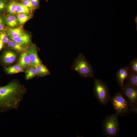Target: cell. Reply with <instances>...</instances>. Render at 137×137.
<instances>
[{
    "mask_svg": "<svg viewBox=\"0 0 137 137\" xmlns=\"http://www.w3.org/2000/svg\"><path fill=\"white\" fill-rule=\"evenodd\" d=\"M129 66L131 71L133 73H137V58L132 60L130 62Z\"/></svg>",
    "mask_w": 137,
    "mask_h": 137,
    "instance_id": "21",
    "label": "cell"
},
{
    "mask_svg": "<svg viewBox=\"0 0 137 137\" xmlns=\"http://www.w3.org/2000/svg\"><path fill=\"white\" fill-rule=\"evenodd\" d=\"M3 43L1 40H0V50L2 48L3 46Z\"/></svg>",
    "mask_w": 137,
    "mask_h": 137,
    "instance_id": "27",
    "label": "cell"
},
{
    "mask_svg": "<svg viewBox=\"0 0 137 137\" xmlns=\"http://www.w3.org/2000/svg\"><path fill=\"white\" fill-rule=\"evenodd\" d=\"M32 4L34 9L38 8L39 6L40 0H31Z\"/></svg>",
    "mask_w": 137,
    "mask_h": 137,
    "instance_id": "26",
    "label": "cell"
},
{
    "mask_svg": "<svg viewBox=\"0 0 137 137\" xmlns=\"http://www.w3.org/2000/svg\"><path fill=\"white\" fill-rule=\"evenodd\" d=\"M5 23L10 28H13L18 25L19 22L17 17L13 14L7 16L5 19Z\"/></svg>",
    "mask_w": 137,
    "mask_h": 137,
    "instance_id": "13",
    "label": "cell"
},
{
    "mask_svg": "<svg viewBox=\"0 0 137 137\" xmlns=\"http://www.w3.org/2000/svg\"><path fill=\"white\" fill-rule=\"evenodd\" d=\"M31 10L28 7L24 5L22 3H17L16 13L18 14L24 13L30 14Z\"/></svg>",
    "mask_w": 137,
    "mask_h": 137,
    "instance_id": "16",
    "label": "cell"
},
{
    "mask_svg": "<svg viewBox=\"0 0 137 137\" xmlns=\"http://www.w3.org/2000/svg\"><path fill=\"white\" fill-rule=\"evenodd\" d=\"M17 3L13 0L11 1L7 5V8L8 12L10 14L14 15L16 13Z\"/></svg>",
    "mask_w": 137,
    "mask_h": 137,
    "instance_id": "18",
    "label": "cell"
},
{
    "mask_svg": "<svg viewBox=\"0 0 137 137\" xmlns=\"http://www.w3.org/2000/svg\"><path fill=\"white\" fill-rule=\"evenodd\" d=\"M11 40L16 43L26 45L30 41V37L27 33L16 37H9Z\"/></svg>",
    "mask_w": 137,
    "mask_h": 137,
    "instance_id": "9",
    "label": "cell"
},
{
    "mask_svg": "<svg viewBox=\"0 0 137 137\" xmlns=\"http://www.w3.org/2000/svg\"><path fill=\"white\" fill-rule=\"evenodd\" d=\"M121 92L127 100L130 108V112L137 113V87L126 84L121 88Z\"/></svg>",
    "mask_w": 137,
    "mask_h": 137,
    "instance_id": "5",
    "label": "cell"
},
{
    "mask_svg": "<svg viewBox=\"0 0 137 137\" xmlns=\"http://www.w3.org/2000/svg\"><path fill=\"white\" fill-rule=\"evenodd\" d=\"M7 33L9 37H19L25 33L23 29L21 27L10 28L8 29Z\"/></svg>",
    "mask_w": 137,
    "mask_h": 137,
    "instance_id": "10",
    "label": "cell"
},
{
    "mask_svg": "<svg viewBox=\"0 0 137 137\" xmlns=\"http://www.w3.org/2000/svg\"><path fill=\"white\" fill-rule=\"evenodd\" d=\"M7 44L10 47L19 53H23L26 51V45L10 40Z\"/></svg>",
    "mask_w": 137,
    "mask_h": 137,
    "instance_id": "12",
    "label": "cell"
},
{
    "mask_svg": "<svg viewBox=\"0 0 137 137\" xmlns=\"http://www.w3.org/2000/svg\"><path fill=\"white\" fill-rule=\"evenodd\" d=\"M131 72L129 66L122 67L118 71L116 74V78L120 88L124 85L125 81L127 79Z\"/></svg>",
    "mask_w": 137,
    "mask_h": 137,
    "instance_id": "6",
    "label": "cell"
},
{
    "mask_svg": "<svg viewBox=\"0 0 137 137\" xmlns=\"http://www.w3.org/2000/svg\"><path fill=\"white\" fill-rule=\"evenodd\" d=\"M126 81L125 83L137 87V73L131 72Z\"/></svg>",
    "mask_w": 137,
    "mask_h": 137,
    "instance_id": "17",
    "label": "cell"
},
{
    "mask_svg": "<svg viewBox=\"0 0 137 137\" xmlns=\"http://www.w3.org/2000/svg\"><path fill=\"white\" fill-rule=\"evenodd\" d=\"M18 64L23 68L31 65L28 52L25 51L22 53L20 58Z\"/></svg>",
    "mask_w": 137,
    "mask_h": 137,
    "instance_id": "8",
    "label": "cell"
},
{
    "mask_svg": "<svg viewBox=\"0 0 137 137\" xmlns=\"http://www.w3.org/2000/svg\"><path fill=\"white\" fill-rule=\"evenodd\" d=\"M28 53L30 59L31 65L35 67L41 63V61L38 55V51L35 45L32 44L28 48Z\"/></svg>",
    "mask_w": 137,
    "mask_h": 137,
    "instance_id": "7",
    "label": "cell"
},
{
    "mask_svg": "<svg viewBox=\"0 0 137 137\" xmlns=\"http://www.w3.org/2000/svg\"><path fill=\"white\" fill-rule=\"evenodd\" d=\"M37 75L38 73L35 68L32 66L27 70L26 74V79L27 80L31 79Z\"/></svg>",
    "mask_w": 137,
    "mask_h": 137,
    "instance_id": "19",
    "label": "cell"
},
{
    "mask_svg": "<svg viewBox=\"0 0 137 137\" xmlns=\"http://www.w3.org/2000/svg\"><path fill=\"white\" fill-rule=\"evenodd\" d=\"M110 101L118 116H126L130 112L128 102L121 91L117 92L112 97Z\"/></svg>",
    "mask_w": 137,
    "mask_h": 137,
    "instance_id": "4",
    "label": "cell"
},
{
    "mask_svg": "<svg viewBox=\"0 0 137 137\" xmlns=\"http://www.w3.org/2000/svg\"><path fill=\"white\" fill-rule=\"evenodd\" d=\"M118 116L115 112L104 117L101 126L105 136L107 137H113L117 135L120 130Z\"/></svg>",
    "mask_w": 137,
    "mask_h": 137,
    "instance_id": "1",
    "label": "cell"
},
{
    "mask_svg": "<svg viewBox=\"0 0 137 137\" xmlns=\"http://www.w3.org/2000/svg\"><path fill=\"white\" fill-rule=\"evenodd\" d=\"M21 3L24 5L28 7L31 10L34 9L31 0H22Z\"/></svg>",
    "mask_w": 137,
    "mask_h": 137,
    "instance_id": "24",
    "label": "cell"
},
{
    "mask_svg": "<svg viewBox=\"0 0 137 137\" xmlns=\"http://www.w3.org/2000/svg\"><path fill=\"white\" fill-rule=\"evenodd\" d=\"M72 68L77 71L82 78L94 77L92 67L82 54H79L75 59Z\"/></svg>",
    "mask_w": 137,
    "mask_h": 137,
    "instance_id": "2",
    "label": "cell"
},
{
    "mask_svg": "<svg viewBox=\"0 0 137 137\" xmlns=\"http://www.w3.org/2000/svg\"><path fill=\"white\" fill-rule=\"evenodd\" d=\"M35 67L37 72L38 75L39 76H43L50 74L49 71L46 66L42 63Z\"/></svg>",
    "mask_w": 137,
    "mask_h": 137,
    "instance_id": "14",
    "label": "cell"
},
{
    "mask_svg": "<svg viewBox=\"0 0 137 137\" xmlns=\"http://www.w3.org/2000/svg\"><path fill=\"white\" fill-rule=\"evenodd\" d=\"M5 23V19L2 16L0 15V31L4 30Z\"/></svg>",
    "mask_w": 137,
    "mask_h": 137,
    "instance_id": "25",
    "label": "cell"
},
{
    "mask_svg": "<svg viewBox=\"0 0 137 137\" xmlns=\"http://www.w3.org/2000/svg\"><path fill=\"white\" fill-rule=\"evenodd\" d=\"M23 68L18 64L6 68L5 70L8 73L13 74L23 72Z\"/></svg>",
    "mask_w": 137,
    "mask_h": 137,
    "instance_id": "15",
    "label": "cell"
},
{
    "mask_svg": "<svg viewBox=\"0 0 137 137\" xmlns=\"http://www.w3.org/2000/svg\"><path fill=\"white\" fill-rule=\"evenodd\" d=\"M29 14L25 13H21L18 14L17 18L19 23L23 24L28 21L30 18Z\"/></svg>",
    "mask_w": 137,
    "mask_h": 137,
    "instance_id": "20",
    "label": "cell"
},
{
    "mask_svg": "<svg viewBox=\"0 0 137 137\" xmlns=\"http://www.w3.org/2000/svg\"><path fill=\"white\" fill-rule=\"evenodd\" d=\"M7 33L4 30L0 31V40L3 43H7L9 39Z\"/></svg>",
    "mask_w": 137,
    "mask_h": 137,
    "instance_id": "22",
    "label": "cell"
},
{
    "mask_svg": "<svg viewBox=\"0 0 137 137\" xmlns=\"http://www.w3.org/2000/svg\"><path fill=\"white\" fill-rule=\"evenodd\" d=\"M16 57V54L14 52L11 51H7L3 55V61L7 64L12 63L15 61Z\"/></svg>",
    "mask_w": 137,
    "mask_h": 137,
    "instance_id": "11",
    "label": "cell"
},
{
    "mask_svg": "<svg viewBox=\"0 0 137 137\" xmlns=\"http://www.w3.org/2000/svg\"><path fill=\"white\" fill-rule=\"evenodd\" d=\"M93 92L95 98L103 105H106L111 98L106 83L100 79L94 77Z\"/></svg>",
    "mask_w": 137,
    "mask_h": 137,
    "instance_id": "3",
    "label": "cell"
},
{
    "mask_svg": "<svg viewBox=\"0 0 137 137\" xmlns=\"http://www.w3.org/2000/svg\"><path fill=\"white\" fill-rule=\"evenodd\" d=\"M7 6L6 0H0V12H4Z\"/></svg>",
    "mask_w": 137,
    "mask_h": 137,
    "instance_id": "23",
    "label": "cell"
}]
</instances>
